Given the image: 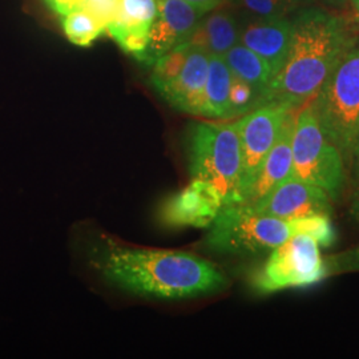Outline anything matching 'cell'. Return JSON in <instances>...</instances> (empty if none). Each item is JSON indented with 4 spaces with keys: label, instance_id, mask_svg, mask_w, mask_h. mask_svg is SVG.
I'll use <instances>...</instances> for the list:
<instances>
[{
    "label": "cell",
    "instance_id": "1",
    "mask_svg": "<svg viewBox=\"0 0 359 359\" xmlns=\"http://www.w3.org/2000/svg\"><path fill=\"white\" fill-rule=\"evenodd\" d=\"M104 280L135 295L154 299H188L228 287L226 276L204 258L185 252L129 248L102 237L92 255Z\"/></svg>",
    "mask_w": 359,
    "mask_h": 359
},
{
    "label": "cell",
    "instance_id": "2",
    "mask_svg": "<svg viewBox=\"0 0 359 359\" xmlns=\"http://www.w3.org/2000/svg\"><path fill=\"white\" fill-rule=\"evenodd\" d=\"M290 19V50L280 72L270 80L262 104L299 108L314 99L359 38L347 18L316 4L295 10Z\"/></svg>",
    "mask_w": 359,
    "mask_h": 359
},
{
    "label": "cell",
    "instance_id": "3",
    "mask_svg": "<svg viewBox=\"0 0 359 359\" xmlns=\"http://www.w3.org/2000/svg\"><path fill=\"white\" fill-rule=\"evenodd\" d=\"M209 228L206 249L236 256L271 252L297 234L314 237L322 248H330L337 240L327 216L281 219L256 213L245 204L222 206Z\"/></svg>",
    "mask_w": 359,
    "mask_h": 359
},
{
    "label": "cell",
    "instance_id": "4",
    "mask_svg": "<svg viewBox=\"0 0 359 359\" xmlns=\"http://www.w3.org/2000/svg\"><path fill=\"white\" fill-rule=\"evenodd\" d=\"M187 157L191 177L212 184L224 206L241 203L243 154L236 123H193L188 132Z\"/></svg>",
    "mask_w": 359,
    "mask_h": 359
},
{
    "label": "cell",
    "instance_id": "5",
    "mask_svg": "<svg viewBox=\"0 0 359 359\" xmlns=\"http://www.w3.org/2000/svg\"><path fill=\"white\" fill-rule=\"evenodd\" d=\"M323 133L351 168L359 128V40L310 102Z\"/></svg>",
    "mask_w": 359,
    "mask_h": 359
},
{
    "label": "cell",
    "instance_id": "6",
    "mask_svg": "<svg viewBox=\"0 0 359 359\" xmlns=\"http://www.w3.org/2000/svg\"><path fill=\"white\" fill-rule=\"evenodd\" d=\"M293 176L321 188L337 201L345 188L344 156L322 130L310 102L297 109L292 137Z\"/></svg>",
    "mask_w": 359,
    "mask_h": 359
},
{
    "label": "cell",
    "instance_id": "7",
    "mask_svg": "<svg viewBox=\"0 0 359 359\" xmlns=\"http://www.w3.org/2000/svg\"><path fill=\"white\" fill-rule=\"evenodd\" d=\"M330 277L320 243L309 234H297L270 252L268 259L252 277L259 294L304 289Z\"/></svg>",
    "mask_w": 359,
    "mask_h": 359
},
{
    "label": "cell",
    "instance_id": "8",
    "mask_svg": "<svg viewBox=\"0 0 359 359\" xmlns=\"http://www.w3.org/2000/svg\"><path fill=\"white\" fill-rule=\"evenodd\" d=\"M294 109L298 108L287 104H262L236 121L243 154L240 204H243L245 193L256 179L264 160L277 142L286 117Z\"/></svg>",
    "mask_w": 359,
    "mask_h": 359
},
{
    "label": "cell",
    "instance_id": "9",
    "mask_svg": "<svg viewBox=\"0 0 359 359\" xmlns=\"http://www.w3.org/2000/svg\"><path fill=\"white\" fill-rule=\"evenodd\" d=\"M332 198L302 180L290 176L249 206L253 212L281 219L327 216L333 213Z\"/></svg>",
    "mask_w": 359,
    "mask_h": 359
},
{
    "label": "cell",
    "instance_id": "10",
    "mask_svg": "<svg viewBox=\"0 0 359 359\" xmlns=\"http://www.w3.org/2000/svg\"><path fill=\"white\" fill-rule=\"evenodd\" d=\"M222 206V197L212 184L192 179L189 185L168 198L160 216L168 226L209 228Z\"/></svg>",
    "mask_w": 359,
    "mask_h": 359
},
{
    "label": "cell",
    "instance_id": "11",
    "mask_svg": "<svg viewBox=\"0 0 359 359\" xmlns=\"http://www.w3.org/2000/svg\"><path fill=\"white\" fill-rule=\"evenodd\" d=\"M157 13L144 65H152L164 53L188 41L204 13L184 0H156Z\"/></svg>",
    "mask_w": 359,
    "mask_h": 359
},
{
    "label": "cell",
    "instance_id": "12",
    "mask_svg": "<svg viewBox=\"0 0 359 359\" xmlns=\"http://www.w3.org/2000/svg\"><path fill=\"white\" fill-rule=\"evenodd\" d=\"M293 25L290 15L278 18L244 16L240 20V43L261 56L276 76L287 57Z\"/></svg>",
    "mask_w": 359,
    "mask_h": 359
},
{
    "label": "cell",
    "instance_id": "13",
    "mask_svg": "<svg viewBox=\"0 0 359 359\" xmlns=\"http://www.w3.org/2000/svg\"><path fill=\"white\" fill-rule=\"evenodd\" d=\"M209 57L210 55L205 50L191 44L185 62L177 74L157 90V93L180 112L201 116Z\"/></svg>",
    "mask_w": 359,
    "mask_h": 359
},
{
    "label": "cell",
    "instance_id": "14",
    "mask_svg": "<svg viewBox=\"0 0 359 359\" xmlns=\"http://www.w3.org/2000/svg\"><path fill=\"white\" fill-rule=\"evenodd\" d=\"M156 13V0H117L115 16L105 32L123 51L142 63Z\"/></svg>",
    "mask_w": 359,
    "mask_h": 359
},
{
    "label": "cell",
    "instance_id": "15",
    "mask_svg": "<svg viewBox=\"0 0 359 359\" xmlns=\"http://www.w3.org/2000/svg\"><path fill=\"white\" fill-rule=\"evenodd\" d=\"M297 109L290 112L283 123V129L273 148L257 173L256 179L245 193L243 204H252L277 187L283 180L293 175L292 137L294 129Z\"/></svg>",
    "mask_w": 359,
    "mask_h": 359
},
{
    "label": "cell",
    "instance_id": "16",
    "mask_svg": "<svg viewBox=\"0 0 359 359\" xmlns=\"http://www.w3.org/2000/svg\"><path fill=\"white\" fill-rule=\"evenodd\" d=\"M188 41L209 55L224 57L240 43V20L229 10L217 7L200 19Z\"/></svg>",
    "mask_w": 359,
    "mask_h": 359
},
{
    "label": "cell",
    "instance_id": "17",
    "mask_svg": "<svg viewBox=\"0 0 359 359\" xmlns=\"http://www.w3.org/2000/svg\"><path fill=\"white\" fill-rule=\"evenodd\" d=\"M233 74L222 56L210 55L201 117L231 118V87Z\"/></svg>",
    "mask_w": 359,
    "mask_h": 359
},
{
    "label": "cell",
    "instance_id": "18",
    "mask_svg": "<svg viewBox=\"0 0 359 359\" xmlns=\"http://www.w3.org/2000/svg\"><path fill=\"white\" fill-rule=\"evenodd\" d=\"M224 60L226 62L234 76L244 80L245 83L256 88L261 93V97L264 96L270 80L273 79V72L261 56L245 47L244 44L238 43L225 53Z\"/></svg>",
    "mask_w": 359,
    "mask_h": 359
},
{
    "label": "cell",
    "instance_id": "19",
    "mask_svg": "<svg viewBox=\"0 0 359 359\" xmlns=\"http://www.w3.org/2000/svg\"><path fill=\"white\" fill-rule=\"evenodd\" d=\"M62 27L68 40L79 47L90 44L105 34V27L83 7L62 16Z\"/></svg>",
    "mask_w": 359,
    "mask_h": 359
},
{
    "label": "cell",
    "instance_id": "20",
    "mask_svg": "<svg viewBox=\"0 0 359 359\" xmlns=\"http://www.w3.org/2000/svg\"><path fill=\"white\" fill-rule=\"evenodd\" d=\"M261 93L244 80L233 75L231 87V117L243 116L261 105Z\"/></svg>",
    "mask_w": 359,
    "mask_h": 359
},
{
    "label": "cell",
    "instance_id": "21",
    "mask_svg": "<svg viewBox=\"0 0 359 359\" xmlns=\"http://www.w3.org/2000/svg\"><path fill=\"white\" fill-rule=\"evenodd\" d=\"M244 16L252 18H278L290 15V10L283 0H229Z\"/></svg>",
    "mask_w": 359,
    "mask_h": 359
},
{
    "label": "cell",
    "instance_id": "22",
    "mask_svg": "<svg viewBox=\"0 0 359 359\" xmlns=\"http://www.w3.org/2000/svg\"><path fill=\"white\" fill-rule=\"evenodd\" d=\"M326 264L330 271V276L359 271V246L355 249L329 257L326 259Z\"/></svg>",
    "mask_w": 359,
    "mask_h": 359
},
{
    "label": "cell",
    "instance_id": "23",
    "mask_svg": "<svg viewBox=\"0 0 359 359\" xmlns=\"http://www.w3.org/2000/svg\"><path fill=\"white\" fill-rule=\"evenodd\" d=\"M47 7L52 13L60 16H65L68 13L80 8L83 4V0H44Z\"/></svg>",
    "mask_w": 359,
    "mask_h": 359
},
{
    "label": "cell",
    "instance_id": "24",
    "mask_svg": "<svg viewBox=\"0 0 359 359\" xmlns=\"http://www.w3.org/2000/svg\"><path fill=\"white\" fill-rule=\"evenodd\" d=\"M188 4L193 6L196 10H198L200 13H205L213 11L215 8L219 7L225 0H184Z\"/></svg>",
    "mask_w": 359,
    "mask_h": 359
},
{
    "label": "cell",
    "instance_id": "25",
    "mask_svg": "<svg viewBox=\"0 0 359 359\" xmlns=\"http://www.w3.org/2000/svg\"><path fill=\"white\" fill-rule=\"evenodd\" d=\"M350 216L359 222V175L355 177V188H354V192L351 196Z\"/></svg>",
    "mask_w": 359,
    "mask_h": 359
},
{
    "label": "cell",
    "instance_id": "26",
    "mask_svg": "<svg viewBox=\"0 0 359 359\" xmlns=\"http://www.w3.org/2000/svg\"><path fill=\"white\" fill-rule=\"evenodd\" d=\"M286 3V6L289 7L290 13H294L295 10L302 8V7H308V6H314L317 3V0H283Z\"/></svg>",
    "mask_w": 359,
    "mask_h": 359
},
{
    "label": "cell",
    "instance_id": "27",
    "mask_svg": "<svg viewBox=\"0 0 359 359\" xmlns=\"http://www.w3.org/2000/svg\"><path fill=\"white\" fill-rule=\"evenodd\" d=\"M317 1H320L326 7L335 8V10H344L348 7V0H317Z\"/></svg>",
    "mask_w": 359,
    "mask_h": 359
},
{
    "label": "cell",
    "instance_id": "28",
    "mask_svg": "<svg viewBox=\"0 0 359 359\" xmlns=\"http://www.w3.org/2000/svg\"><path fill=\"white\" fill-rule=\"evenodd\" d=\"M351 168L354 169V176L357 177L359 175V128L357 144H355V149H354V160H353V165H351Z\"/></svg>",
    "mask_w": 359,
    "mask_h": 359
},
{
    "label": "cell",
    "instance_id": "29",
    "mask_svg": "<svg viewBox=\"0 0 359 359\" xmlns=\"http://www.w3.org/2000/svg\"><path fill=\"white\" fill-rule=\"evenodd\" d=\"M348 6L354 15V20L359 26V0H348Z\"/></svg>",
    "mask_w": 359,
    "mask_h": 359
},
{
    "label": "cell",
    "instance_id": "30",
    "mask_svg": "<svg viewBox=\"0 0 359 359\" xmlns=\"http://www.w3.org/2000/svg\"><path fill=\"white\" fill-rule=\"evenodd\" d=\"M92 1H99V0H83V4L84 3H92Z\"/></svg>",
    "mask_w": 359,
    "mask_h": 359
}]
</instances>
